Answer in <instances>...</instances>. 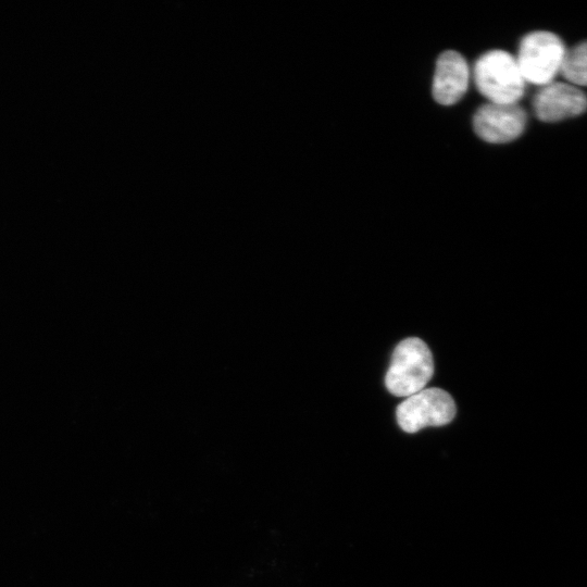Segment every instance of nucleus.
Wrapping results in <instances>:
<instances>
[{"mask_svg": "<svg viewBox=\"0 0 587 587\" xmlns=\"http://www.w3.org/2000/svg\"><path fill=\"white\" fill-rule=\"evenodd\" d=\"M478 91L494 103H519L526 82L515 57L503 50H491L478 58L473 71Z\"/></svg>", "mask_w": 587, "mask_h": 587, "instance_id": "obj_1", "label": "nucleus"}, {"mask_svg": "<svg viewBox=\"0 0 587 587\" xmlns=\"http://www.w3.org/2000/svg\"><path fill=\"white\" fill-rule=\"evenodd\" d=\"M434 374L433 355L420 338L400 341L394 350L385 384L397 397L412 396L425 387Z\"/></svg>", "mask_w": 587, "mask_h": 587, "instance_id": "obj_2", "label": "nucleus"}, {"mask_svg": "<svg viewBox=\"0 0 587 587\" xmlns=\"http://www.w3.org/2000/svg\"><path fill=\"white\" fill-rule=\"evenodd\" d=\"M565 52L558 35L536 30L523 37L515 59L525 82L541 87L560 74Z\"/></svg>", "mask_w": 587, "mask_h": 587, "instance_id": "obj_3", "label": "nucleus"}, {"mask_svg": "<svg viewBox=\"0 0 587 587\" xmlns=\"http://www.w3.org/2000/svg\"><path fill=\"white\" fill-rule=\"evenodd\" d=\"M452 397L440 388L423 389L402 401L397 408V421L407 433H415L426 426H441L455 415Z\"/></svg>", "mask_w": 587, "mask_h": 587, "instance_id": "obj_4", "label": "nucleus"}, {"mask_svg": "<svg viewBox=\"0 0 587 587\" xmlns=\"http://www.w3.org/2000/svg\"><path fill=\"white\" fill-rule=\"evenodd\" d=\"M526 113L519 103L487 102L479 107L473 117L477 136L491 143L510 142L522 135Z\"/></svg>", "mask_w": 587, "mask_h": 587, "instance_id": "obj_5", "label": "nucleus"}, {"mask_svg": "<svg viewBox=\"0 0 587 587\" xmlns=\"http://www.w3.org/2000/svg\"><path fill=\"white\" fill-rule=\"evenodd\" d=\"M587 110V96L566 82H551L541 86L534 98L536 116L544 122H560Z\"/></svg>", "mask_w": 587, "mask_h": 587, "instance_id": "obj_6", "label": "nucleus"}, {"mask_svg": "<svg viewBox=\"0 0 587 587\" xmlns=\"http://www.w3.org/2000/svg\"><path fill=\"white\" fill-rule=\"evenodd\" d=\"M469 80L470 70L462 54L452 50L445 51L436 62L433 97L440 104H454L464 96Z\"/></svg>", "mask_w": 587, "mask_h": 587, "instance_id": "obj_7", "label": "nucleus"}, {"mask_svg": "<svg viewBox=\"0 0 587 587\" xmlns=\"http://www.w3.org/2000/svg\"><path fill=\"white\" fill-rule=\"evenodd\" d=\"M560 74L569 84L587 87V40L566 49Z\"/></svg>", "mask_w": 587, "mask_h": 587, "instance_id": "obj_8", "label": "nucleus"}]
</instances>
